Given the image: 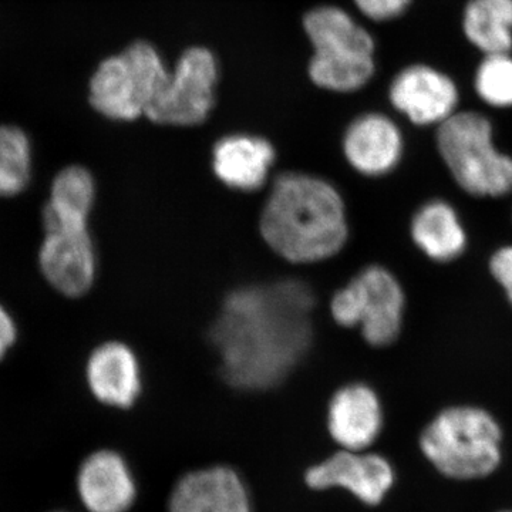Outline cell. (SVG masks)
I'll use <instances>...</instances> for the list:
<instances>
[{
  "instance_id": "9",
  "label": "cell",
  "mask_w": 512,
  "mask_h": 512,
  "mask_svg": "<svg viewBox=\"0 0 512 512\" xmlns=\"http://www.w3.org/2000/svg\"><path fill=\"white\" fill-rule=\"evenodd\" d=\"M40 268L49 284L66 296H82L96 276V252L87 225L45 227Z\"/></svg>"
},
{
  "instance_id": "16",
  "label": "cell",
  "mask_w": 512,
  "mask_h": 512,
  "mask_svg": "<svg viewBox=\"0 0 512 512\" xmlns=\"http://www.w3.org/2000/svg\"><path fill=\"white\" fill-rule=\"evenodd\" d=\"M275 163V150L265 138L232 134L221 138L212 150V170L232 190H259Z\"/></svg>"
},
{
  "instance_id": "24",
  "label": "cell",
  "mask_w": 512,
  "mask_h": 512,
  "mask_svg": "<svg viewBox=\"0 0 512 512\" xmlns=\"http://www.w3.org/2000/svg\"><path fill=\"white\" fill-rule=\"evenodd\" d=\"M490 272L512 306V245L494 252L490 259Z\"/></svg>"
},
{
  "instance_id": "19",
  "label": "cell",
  "mask_w": 512,
  "mask_h": 512,
  "mask_svg": "<svg viewBox=\"0 0 512 512\" xmlns=\"http://www.w3.org/2000/svg\"><path fill=\"white\" fill-rule=\"evenodd\" d=\"M461 26L484 56L511 53L512 0H468Z\"/></svg>"
},
{
  "instance_id": "1",
  "label": "cell",
  "mask_w": 512,
  "mask_h": 512,
  "mask_svg": "<svg viewBox=\"0 0 512 512\" xmlns=\"http://www.w3.org/2000/svg\"><path fill=\"white\" fill-rule=\"evenodd\" d=\"M312 306L311 292L298 282L231 293L212 329L225 379L247 390L284 380L311 342Z\"/></svg>"
},
{
  "instance_id": "20",
  "label": "cell",
  "mask_w": 512,
  "mask_h": 512,
  "mask_svg": "<svg viewBox=\"0 0 512 512\" xmlns=\"http://www.w3.org/2000/svg\"><path fill=\"white\" fill-rule=\"evenodd\" d=\"M94 197L96 185L86 168L80 165L64 168L53 181L43 211V224H87Z\"/></svg>"
},
{
  "instance_id": "18",
  "label": "cell",
  "mask_w": 512,
  "mask_h": 512,
  "mask_svg": "<svg viewBox=\"0 0 512 512\" xmlns=\"http://www.w3.org/2000/svg\"><path fill=\"white\" fill-rule=\"evenodd\" d=\"M410 232L416 247L431 261L447 264L466 251V229L447 201L431 200L421 205L414 214Z\"/></svg>"
},
{
  "instance_id": "5",
  "label": "cell",
  "mask_w": 512,
  "mask_h": 512,
  "mask_svg": "<svg viewBox=\"0 0 512 512\" xmlns=\"http://www.w3.org/2000/svg\"><path fill=\"white\" fill-rule=\"evenodd\" d=\"M437 150L461 190L478 198L512 191V157L494 144L493 124L476 111H457L437 127Z\"/></svg>"
},
{
  "instance_id": "10",
  "label": "cell",
  "mask_w": 512,
  "mask_h": 512,
  "mask_svg": "<svg viewBox=\"0 0 512 512\" xmlns=\"http://www.w3.org/2000/svg\"><path fill=\"white\" fill-rule=\"evenodd\" d=\"M390 103L416 126H437L457 113L458 89L450 76L427 64H413L394 77Z\"/></svg>"
},
{
  "instance_id": "6",
  "label": "cell",
  "mask_w": 512,
  "mask_h": 512,
  "mask_svg": "<svg viewBox=\"0 0 512 512\" xmlns=\"http://www.w3.org/2000/svg\"><path fill=\"white\" fill-rule=\"evenodd\" d=\"M170 70L158 50L136 42L99 64L90 80V103L104 117L133 121L146 116Z\"/></svg>"
},
{
  "instance_id": "17",
  "label": "cell",
  "mask_w": 512,
  "mask_h": 512,
  "mask_svg": "<svg viewBox=\"0 0 512 512\" xmlns=\"http://www.w3.org/2000/svg\"><path fill=\"white\" fill-rule=\"evenodd\" d=\"M87 383L99 402L127 409L141 392L140 365L133 350L120 342L101 345L90 356Z\"/></svg>"
},
{
  "instance_id": "7",
  "label": "cell",
  "mask_w": 512,
  "mask_h": 512,
  "mask_svg": "<svg viewBox=\"0 0 512 512\" xmlns=\"http://www.w3.org/2000/svg\"><path fill=\"white\" fill-rule=\"evenodd\" d=\"M406 295L399 279L379 265L367 266L339 289L330 313L343 328H359L375 348H386L402 332Z\"/></svg>"
},
{
  "instance_id": "13",
  "label": "cell",
  "mask_w": 512,
  "mask_h": 512,
  "mask_svg": "<svg viewBox=\"0 0 512 512\" xmlns=\"http://www.w3.org/2000/svg\"><path fill=\"white\" fill-rule=\"evenodd\" d=\"M170 512H251L244 481L229 467L185 474L170 498Z\"/></svg>"
},
{
  "instance_id": "22",
  "label": "cell",
  "mask_w": 512,
  "mask_h": 512,
  "mask_svg": "<svg viewBox=\"0 0 512 512\" xmlns=\"http://www.w3.org/2000/svg\"><path fill=\"white\" fill-rule=\"evenodd\" d=\"M477 96L497 109L512 107V57L510 53L485 56L474 79Z\"/></svg>"
},
{
  "instance_id": "14",
  "label": "cell",
  "mask_w": 512,
  "mask_h": 512,
  "mask_svg": "<svg viewBox=\"0 0 512 512\" xmlns=\"http://www.w3.org/2000/svg\"><path fill=\"white\" fill-rule=\"evenodd\" d=\"M329 433L343 450L363 451L375 443L383 426L382 404L375 390L349 384L329 404Z\"/></svg>"
},
{
  "instance_id": "4",
  "label": "cell",
  "mask_w": 512,
  "mask_h": 512,
  "mask_svg": "<svg viewBox=\"0 0 512 512\" xmlns=\"http://www.w3.org/2000/svg\"><path fill=\"white\" fill-rule=\"evenodd\" d=\"M501 429L484 409L443 410L421 434L424 456L443 476L473 480L490 476L501 461Z\"/></svg>"
},
{
  "instance_id": "8",
  "label": "cell",
  "mask_w": 512,
  "mask_h": 512,
  "mask_svg": "<svg viewBox=\"0 0 512 512\" xmlns=\"http://www.w3.org/2000/svg\"><path fill=\"white\" fill-rule=\"evenodd\" d=\"M217 80L218 64L210 50H185L151 101L147 119L167 126H197L214 107Z\"/></svg>"
},
{
  "instance_id": "3",
  "label": "cell",
  "mask_w": 512,
  "mask_h": 512,
  "mask_svg": "<svg viewBox=\"0 0 512 512\" xmlns=\"http://www.w3.org/2000/svg\"><path fill=\"white\" fill-rule=\"evenodd\" d=\"M303 28L313 55L309 76L330 92L362 89L375 74V40L346 10L320 6L306 13Z\"/></svg>"
},
{
  "instance_id": "2",
  "label": "cell",
  "mask_w": 512,
  "mask_h": 512,
  "mask_svg": "<svg viewBox=\"0 0 512 512\" xmlns=\"http://www.w3.org/2000/svg\"><path fill=\"white\" fill-rule=\"evenodd\" d=\"M262 238L292 264H313L339 254L349 237L348 215L339 191L316 175L276 178L266 198Z\"/></svg>"
},
{
  "instance_id": "26",
  "label": "cell",
  "mask_w": 512,
  "mask_h": 512,
  "mask_svg": "<svg viewBox=\"0 0 512 512\" xmlns=\"http://www.w3.org/2000/svg\"><path fill=\"white\" fill-rule=\"evenodd\" d=\"M507 512H511V511H507Z\"/></svg>"
},
{
  "instance_id": "21",
  "label": "cell",
  "mask_w": 512,
  "mask_h": 512,
  "mask_svg": "<svg viewBox=\"0 0 512 512\" xmlns=\"http://www.w3.org/2000/svg\"><path fill=\"white\" fill-rule=\"evenodd\" d=\"M32 174V146L22 128L0 126V197L25 190Z\"/></svg>"
},
{
  "instance_id": "23",
  "label": "cell",
  "mask_w": 512,
  "mask_h": 512,
  "mask_svg": "<svg viewBox=\"0 0 512 512\" xmlns=\"http://www.w3.org/2000/svg\"><path fill=\"white\" fill-rule=\"evenodd\" d=\"M362 15L375 22H386L402 16L413 0H353Z\"/></svg>"
},
{
  "instance_id": "25",
  "label": "cell",
  "mask_w": 512,
  "mask_h": 512,
  "mask_svg": "<svg viewBox=\"0 0 512 512\" xmlns=\"http://www.w3.org/2000/svg\"><path fill=\"white\" fill-rule=\"evenodd\" d=\"M16 340V326L8 312L0 306V359Z\"/></svg>"
},
{
  "instance_id": "11",
  "label": "cell",
  "mask_w": 512,
  "mask_h": 512,
  "mask_svg": "<svg viewBox=\"0 0 512 512\" xmlns=\"http://www.w3.org/2000/svg\"><path fill=\"white\" fill-rule=\"evenodd\" d=\"M305 480L313 490L343 488L363 503L377 505L392 488L394 473L379 454L342 450L308 470Z\"/></svg>"
},
{
  "instance_id": "12",
  "label": "cell",
  "mask_w": 512,
  "mask_h": 512,
  "mask_svg": "<svg viewBox=\"0 0 512 512\" xmlns=\"http://www.w3.org/2000/svg\"><path fill=\"white\" fill-rule=\"evenodd\" d=\"M403 134L390 117L367 113L346 130L343 153L353 170L366 177L392 173L402 160Z\"/></svg>"
},
{
  "instance_id": "15",
  "label": "cell",
  "mask_w": 512,
  "mask_h": 512,
  "mask_svg": "<svg viewBox=\"0 0 512 512\" xmlns=\"http://www.w3.org/2000/svg\"><path fill=\"white\" fill-rule=\"evenodd\" d=\"M77 490L89 512H126L137 495L136 481L126 461L110 450L97 451L84 460Z\"/></svg>"
}]
</instances>
